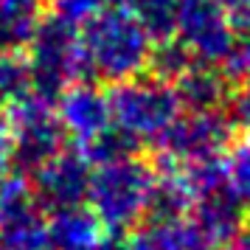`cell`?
I'll return each mask as SVG.
<instances>
[{
	"label": "cell",
	"mask_w": 250,
	"mask_h": 250,
	"mask_svg": "<svg viewBox=\"0 0 250 250\" xmlns=\"http://www.w3.org/2000/svg\"><path fill=\"white\" fill-rule=\"evenodd\" d=\"M174 90L180 107L188 113L225 110V104L230 102V82L214 65H191L174 79Z\"/></svg>",
	"instance_id": "cell-12"
},
{
	"label": "cell",
	"mask_w": 250,
	"mask_h": 250,
	"mask_svg": "<svg viewBox=\"0 0 250 250\" xmlns=\"http://www.w3.org/2000/svg\"><path fill=\"white\" fill-rule=\"evenodd\" d=\"M82 250H121V245H115L110 236H102V239H96L93 245H87V248H82Z\"/></svg>",
	"instance_id": "cell-22"
},
{
	"label": "cell",
	"mask_w": 250,
	"mask_h": 250,
	"mask_svg": "<svg viewBox=\"0 0 250 250\" xmlns=\"http://www.w3.org/2000/svg\"><path fill=\"white\" fill-rule=\"evenodd\" d=\"M3 121L12 135V166L34 174L45 160L65 146V132L59 126L54 99L28 90L6 104Z\"/></svg>",
	"instance_id": "cell-5"
},
{
	"label": "cell",
	"mask_w": 250,
	"mask_h": 250,
	"mask_svg": "<svg viewBox=\"0 0 250 250\" xmlns=\"http://www.w3.org/2000/svg\"><path fill=\"white\" fill-rule=\"evenodd\" d=\"M233 118L222 110L208 113H180V118L160 138V155L169 166H203L222 160L233 144Z\"/></svg>",
	"instance_id": "cell-7"
},
{
	"label": "cell",
	"mask_w": 250,
	"mask_h": 250,
	"mask_svg": "<svg viewBox=\"0 0 250 250\" xmlns=\"http://www.w3.org/2000/svg\"><path fill=\"white\" fill-rule=\"evenodd\" d=\"M54 107L65 138L79 144L82 149L90 146L96 138H102L113 126L110 96L93 82H73L57 96Z\"/></svg>",
	"instance_id": "cell-9"
},
{
	"label": "cell",
	"mask_w": 250,
	"mask_h": 250,
	"mask_svg": "<svg viewBox=\"0 0 250 250\" xmlns=\"http://www.w3.org/2000/svg\"><path fill=\"white\" fill-rule=\"evenodd\" d=\"M211 248L197 233L188 216L177 219H149L144 228H138L126 250H200Z\"/></svg>",
	"instance_id": "cell-14"
},
{
	"label": "cell",
	"mask_w": 250,
	"mask_h": 250,
	"mask_svg": "<svg viewBox=\"0 0 250 250\" xmlns=\"http://www.w3.org/2000/svg\"><path fill=\"white\" fill-rule=\"evenodd\" d=\"M155 191V171L138 155L99 163L90 171L87 200L93 216L102 222L104 230L124 233L138 228L149 216Z\"/></svg>",
	"instance_id": "cell-2"
},
{
	"label": "cell",
	"mask_w": 250,
	"mask_h": 250,
	"mask_svg": "<svg viewBox=\"0 0 250 250\" xmlns=\"http://www.w3.org/2000/svg\"><path fill=\"white\" fill-rule=\"evenodd\" d=\"M200 250H216V248H200Z\"/></svg>",
	"instance_id": "cell-26"
},
{
	"label": "cell",
	"mask_w": 250,
	"mask_h": 250,
	"mask_svg": "<svg viewBox=\"0 0 250 250\" xmlns=\"http://www.w3.org/2000/svg\"><path fill=\"white\" fill-rule=\"evenodd\" d=\"M87 183H90V160L79 149L76 152L62 149L34 171L31 186H34L42 208L59 211V208H73V205L84 203Z\"/></svg>",
	"instance_id": "cell-10"
},
{
	"label": "cell",
	"mask_w": 250,
	"mask_h": 250,
	"mask_svg": "<svg viewBox=\"0 0 250 250\" xmlns=\"http://www.w3.org/2000/svg\"><path fill=\"white\" fill-rule=\"evenodd\" d=\"M188 219L205 245L216 248V245H228L245 230V205L228 191L225 183H219L194 197Z\"/></svg>",
	"instance_id": "cell-11"
},
{
	"label": "cell",
	"mask_w": 250,
	"mask_h": 250,
	"mask_svg": "<svg viewBox=\"0 0 250 250\" xmlns=\"http://www.w3.org/2000/svg\"><path fill=\"white\" fill-rule=\"evenodd\" d=\"M25 65L31 76V90L57 99L65 87H70L84 73L76 23L59 14L42 17L25 42Z\"/></svg>",
	"instance_id": "cell-4"
},
{
	"label": "cell",
	"mask_w": 250,
	"mask_h": 250,
	"mask_svg": "<svg viewBox=\"0 0 250 250\" xmlns=\"http://www.w3.org/2000/svg\"><path fill=\"white\" fill-rule=\"evenodd\" d=\"M37 250H51V248H48V245H45V248H37Z\"/></svg>",
	"instance_id": "cell-25"
},
{
	"label": "cell",
	"mask_w": 250,
	"mask_h": 250,
	"mask_svg": "<svg viewBox=\"0 0 250 250\" xmlns=\"http://www.w3.org/2000/svg\"><path fill=\"white\" fill-rule=\"evenodd\" d=\"M9 169H12V135L0 115V174H6Z\"/></svg>",
	"instance_id": "cell-20"
},
{
	"label": "cell",
	"mask_w": 250,
	"mask_h": 250,
	"mask_svg": "<svg viewBox=\"0 0 250 250\" xmlns=\"http://www.w3.org/2000/svg\"><path fill=\"white\" fill-rule=\"evenodd\" d=\"M0 250H9V248H6V245H3V239H0Z\"/></svg>",
	"instance_id": "cell-24"
},
{
	"label": "cell",
	"mask_w": 250,
	"mask_h": 250,
	"mask_svg": "<svg viewBox=\"0 0 250 250\" xmlns=\"http://www.w3.org/2000/svg\"><path fill=\"white\" fill-rule=\"evenodd\" d=\"M222 180L225 188L239 203L248 208L250 205V129L248 135L233 141L225 152V163H222Z\"/></svg>",
	"instance_id": "cell-15"
},
{
	"label": "cell",
	"mask_w": 250,
	"mask_h": 250,
	"mask_svg": "<svg viewBox=\"0 0 250 250\" xmlns=\"http://www.w3.org/2000/svg\"><path fill=\"white\" fill-rule=\"evenodd\" d=\"M110 113L113 126L121 129L126 138L141 144H155L169 132V126L180 118L183 107L174 84L160 76H132L118 82L110 93Z\"/></svg>",
	"instance_id": "cell-3"
},
{
	"label": "cell",
	"mask_w": 250,
	"mask_h": 250,
	"mask_svg": "<svg viewBox=\"0 0 250 250\" xmlns=\"http://www.w3.org/2000/svg\"><path fill=\"white\" fill-rule=\"evenodd\" d=\"M45 208L23 174H0V239L9 250L45 248Z\"/></svg>",
	"instance_id": "cell-8"
},
{
	"label": "cell",
	"mask_w": 250,
	"mask_h": 250,
	"mask_svg": "<svg viewBox=\"0 0 250 250\" xmlns=\"http://www.w3.org/2000/svg\"><path fill=\"white\" fill-rule=\"evenodd\" d=\"M149 65L155 68V76H160V79H166V82H174L180 73H186V70L191 68L194 62L186 54V48L174 37H169V40H160L158 48H152Z\"/></svg>",
	"instance_id": "cell-17"
},
{
	"label": "cell",
	"mask_w": 250,
	"mask_h": 250,
	"mask_svg": "<svg viewBox=\"0 0 250 250\" xmlns=\"http://www.w3.org/2000/svg\"><path fill=\"white\" fill-rule=\"evenodd\" d=\"M225 250H250V233H239V236H233L230 242L225 245Z\"/></svg>",
	"instance_id": "cell-21"
},
{
	"label": "cell",
	"mask_w": 250,
	"mask_h": 250,
	"mask_svg": "<svg viewBox=\"0 0 250 250\" xmlns=\"http://www.w3.org/2000/svg\"><path fill=\"white\" fill-rule=\"evenodd\" d=\"M102 236H104L102 222L84 205L51 211L45 222V245L51 250H82Z\"/></svg>",
	"instance_id": "cell-13"
},
{
	"label": "cell",
	"mask_w": 250,
	"mask_h": 250,
	"mask_svg": "<svg viewBox=\"0 0 250 250\" xmlns=\"http://www.w3.org/2000/svg\"><path fill=\"white\" fill-rule=\"evenodd\" d=\"M79 48L84 73L118 84L144 73L155 40L126 6H107L82 23Z\"/></svg>",
	"instance_id": "cell-1"
},
{
	"label": "cell",
	"mask_w": 250,
	"mask_h": 250,
	"mask_svg": "<svg viewBox=\"0 0 250 250\" xmlns=\"http://www.w3.org/2000/svg\"><path fill=\"white\" fill-rule=\"evenodd\" d=\"M228 70H230V76H236L239 82H245L248 90H250V31L242 42H236L233 54L228 57Z\"/></svg>",
	"instance_id": "cell-19"
},
{
	"label": "cell",
	"mask_w": 250,
	"mask_h": 250,
	"mask_svg": "<svg viewBox=\"0 0 250 250\" xmlns=\"http://www.w3.org/2000/svg\"><path fill=\"white\" fill-rule=\"evenodd\" d=\"M219 3H222V6H225V9H228V14H230V12H233V9H239V6H242L245 0H219Z\"/></svg>",
	"instance_id": "cell-23"
},
{
	"label": "cell",
	"mask_w": 250,
	"mask_h": 250,
	"mask_svg": "<svg viewBox=\"0 0 250 250\" xmlns=\"http://www.w3.org/2000/svg\"><path fill=\"white\" fill-rule=\"evenodd\" d=\"M31 90L28 65L17 51H0V104H9Z\"/></svg>",
	"instance_id": "cell-16"
},
{
	"label": "cell",
	"mask_w": 250,
	"mask_h": 250,
	"mask_svg": "<svg viewBox=\"0 0 250 250\" xmlns=\"http://www.w3.org/2000/svg\"><path fill=\"white\" fill-rule=\"evenodd\" d=\"M174 40L194 65H222L236 48V25L219 0H177Z\"/></svg>",
	"instance_id": "cell-6"
},
{
	"label": "cell",
	"mask_w": 250,
	"mask_h": 250,
	"mask_svg": "<svg viewBox=\"0 0 250 250\" xmlns=\"http://www.w3.org/2000/svg\"><path fill=\"white\" fill-rule=\"evenodd\" d=\"M107 6H118V0H54V14L65 17L70 23H84L90 14L102 12Z\"/></svg>",
	"instance_id": "cell-18"
}]
</instances>
